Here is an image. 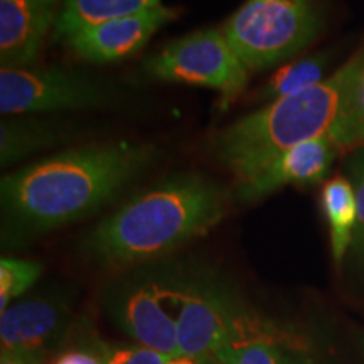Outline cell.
<instances>
[{"label": "cell", "instance_id": "obj_23", "mask_svg": "<svg viewBox=\"0 0 364 364\" xmlns=\"http://www.w3.org/2000/svg\"><path fill=\"white\" fill-rule=\"evenodd\" d=\"M356 115H358V120H359V125H361V129L364 132V73L361 76V81H359V86H358V91H356Z\"/></svg>", "mask_w": 364, "mask_h": 364}, {"label": "cell", "instance_id": "obj_5", "mask_svg": "<svg viewBox=\"0 0 364 364\" xmlns=\"http://www.w3.org/2000/svg\"><path fill=\"white\" fill-rule=\"evenodd\" d=\"M172 311L181 354L213 361L233 338L248 307L209 273L172 272Z\"/></svg>", "mask_w": 364, "mask_h": 364}, {"label": "cell", "instance_id": "obj_8", "mask_svg": "<svg viewBox=\"0 0 364 364\" xmlns=\"http://www.w3.org/2000/svg\"><path fill=\"white\" fill-rule=\"evenodd\" d=\"M108 306L115 324L136 344L171 358L181 356L172 272L136 273L113 289Z\"/></svg>", "mask_w": 364, "mask_h": 364}, {"label": "cell", "instance_id": "obj_17", "mask_svg": "<svg viewBox=\"0 0 364 364\" xmlns=\"http://www.w3.org/2000/svg\"><path fill=\"white\" fill-rule=\"evenodd\" d=\"M327 63L329 56L326 53H318L282 66L258 91V102L268 105L318 85L324 81Z\"/></svg>", "mask_w": 364, "mask_h": 364}, {"label": "cell", "instance_id": "obj_2", "mask_svg": "<svg viewBox=\"0 0 364 364\" xmlns=\"http://www.w3.org/2000/svg\"><path fill=\"white\" fill-rule=\"evenodd\" d=\"M364 73V46L334 75L309 90L263 105L211 136L213 157L236 177L248 179L287 149L339 135L349 150L364 145L356 91Z\"/></svg>", "mask_w": 364, "mask_h": 364}, {"label": "cell", "instance_id": "obj_13", "mask_svg": "<svg viewBox=\"0 0 364 364\" xmlns=\"http://www.w3.org/2000/svg\"><path fill=\"white\" fill-rule=\"evenodd\" d=\"M61 0H0L2 68L36 66L49 27L56 24Z\"/></svg>", "mask_w": 364, "mask_h": 364}, {"label": "cell", "instance_id": "obj_11", "mask_svg": "<svg viewBox=\"0 0 364 364\" xmlns=\"http://www.w3.org/2000/svg\"><path fill=\"white\" fill-rule=\"evenodd\" d=\"M71 304L66 295H38L9 306L0 314V353L48 359L66 334Z\"/></svg>", "mask_w": 364, "mask_h": 364}, {"label": "cell", "instance_id": "obj_12", "mask_svg": "<svg viewBox=\"0 0 364 364\" xmlns=\"http://www.w3.org/2000/svg\"><path fill=\"white\" fill-rule=\"evenodd\" d=\"M216 364H316L304 336L248 307L233 338L213 359Z\"/></svg>", "mask_w": 364, "mask_h": 364}, {"label": "cell", "instance_id": "obj_24", "mask_svg": "<svg viewBox=\"0 0 364 364\" xmlns=\"http://www.w3.org/2000/svg\"><path fill=\"white\" fill-rule=\"evenodd\" d=\"M363 353H364V346H363Z\"/></svg>", "mask_w": 364, "mask_h": 364}, {"label": "cell", "instance_id": "obj_21", "mask_svg": "<svg viewBox=\"0 0 364 364\" xmlns=\"http://www.w3.org/2000/svg\"><path fill=\"white\" fill-rule=\"evenodd\" d=\"M54 364H103L100 361V358L90 349H73V351H68L61 354Z\"/></svg>", "mask_w": 364, "mask_h": 364}, {"label": "cell", "instance_id": "obj_6", "mask_svg": "<svg viewBox=\"0 0 364 364\" xmlns=\"http://www.w3.org/2000/svg\"><path fill=\"white\" fill-rule=\"evenodd\" d=\"M144 71L154 80L216 90L223 107L240 97L250 76L247 66L218 27H206L171 41L145 61Z\"/></svg>", "mask_w": 364, "mask_h": 364}, {"label": "cell", "instance_id": "obj_10", "mask_svg": "<svg viewBox=\"0 0 364 364\" xmlns=\"http://www.w3.org/2000/svg\"><path fill=\"white\" fill-rule=\"evenodd\" d=\"M177 16V9L161 6L134 16L80 27L61 41L85 61L110 65L139 53L159 29L176 21Z\"/></svg>", "mask_w": 364, "mask_h": 364}, {"label": "cell", "instance_id": "obj_3", "mask_svg": "<svg viewBox=\"0 0 364 364\" xmlns=\"http://www.w3.org/2000/svg\"><path fill=\"white\" fill-rule=\"evenodd\" d=\"M230 193L201 174H176L135 194L85 238L102 265L125 267L174 252L226 216Z\"/></svg>", "mask_w": 364, "mask_h": 364}, {"label": "cell", "instance_id": "obj_16", "mask_svg": "<svg viewBox=\"0 0 364 364\" xmlns=\"http://www.w3.org/2000/svg\"><path fill=\"white\" fill-rule=\"evenodd\" d=\"M161 6L162 0H61L54 36L63 39L80 27L134 16Z\"/></svg>", "mask_w": 364, "mask_h": 364}, {"label": "cell", "instance_id": "obj_7", "mask_svg": "<svg viewBox=\"0 0 364 364\" xmlns=\"http://www.w3.org/2000/svg\"><path fill=\"white\" fill-rule=\"evenodd\" d=\"M113 102L112 86L86 73L58 66L0 70V113L4 117L93 110Z\"/></svg>", "mask_w": 364, "mask_h": 364}, {"label": "cell", "instance_id": "obj_15", "mask_svg": "<svg viewBox=\"0 0 364 364\" xmlns=\"http://www.w3.org/2000/svg\"><path fill=\"white\" fill-rule=\"evenodd\" d=\"M322 211L331 230V250L336 265H341L353 245L354 228L358 221L356 194L348 177L336 176L322 188Z\"/></svg>", "mask_w": 364, "mask_h": 364}, {"label": "cell", "instance_id": "obj_1", "mask_svg": "<svg viewBox=\"0 0 364 364\" xmlns=\"http://www.w3.org/2000/svg\"><path fill=\"white\" fill-rule=\"evenodd\" d=\"M157 159L132 140L85 144L9 172L0 182L4 241H21L93 215Z\"/></svg>", "mask_w": 364, "mask_h": 364}, {"label": "cell", "instance_id": "obj_20", "mask_svg": "<svg viewBox=\"0 0 364 364\" xmlns=\"http://www.w3.org/2000/svg\"><path fill=\"white\" fill-rule=\"evenodd\" d=\"M349 181H351L354 194H356L358 221L353 235V252L356 258L364 262V145L353 150L348 161Z\"/></svg>", "mask_w": 364, "mask_h": 364}, {"label": "cell", "instance_id": "obj_14", "mask_svg": "<svg viewBox=\"0 0 364 364\" xmlns=\"http://www.w3.org/2000/svg\"><path fill=\"white\" fill-rule=\"evenodd\" d=\"M75 135L71 127L49 118L7 117L0 124V164L6 169L43 150L70 142Z\"/></svg>", "mask_w": 364, "mask_h": 364}, {"label": "cell", "instance_id": "obj_4", "mask_svg": "<svg viewBox=\"0 0 364 364\" xmlns=\"http://www.w3.org/2000/svg\"><path fill=\"white\" fill-rule=\"evenodd\" d=\"M321 26L316 0H247L223 33L252 73L297 56L316 41Z\"/></svg>", "mask_w": 364, "mask_h": 364}, {"label": "cell", "instance_id": "obj_18", "mask_svg": "<svg viewBox=\"0 0 364 364\" xmlns=\"http://www.w3.org/2000/svg\"><path fill=\"white\" fill-rule=\"evenodd\" d=\"M43 275L39 262L4 257L0 260V314L12 306V300L24 295Z\"/></svg>", "mask_w": 364, "mask_h": 364}, {"label": "cell", "instance_id": "obj_19", "mask_svg": "<svg viewBox=\"0 0 364 364\" xmlns=\"http://www.w3.org/2000/svg\"><path fill=\"white\" fill-rule=\"evenodd\" d=\"M86 349L93 351L103 364H167L171 356L140 344L107 343V341H93L86 343Z\"/></svg>", "mask_w": 364, "mask_h": 364}, {"label": "cell", "instance_id": "obj_9", "mask_svg": "<svg viewBox=\"0 0 364 364\" xmlns=\"http://www.w3.org/2000/svg\"><path fill=\"white\" fill-rule=\"evenodd\" d=\"M344 152H349V147L339 135L318 136L294 145L248 179L236 182V198L253 203L285 186L317 184L329 176L332 164Z\"/></svg>", "mask_w": 364, "mask_h": 364}, {"label": "cell", "instance_id": "obj_22", "mask_svg": "<svg viewBox=\"0 0 364 364\" xmlns=\"http://www.w3.org/2000/svg\"><path fill=\"white\" fill-rule=\"evenodd\" d=\"M44 359L17 353H0V364H44Z\"/></svg>", "mask_w": 364, "mask_h": 364}]
</instances>
